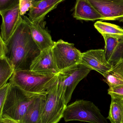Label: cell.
<instances>
[{
  "label": "cell",
  "instance_id": "1",
  "mask_svg": "<svg viewBox=\"0 0 123 123\" xmlns=\"http://www.w3.org/2000/svg\"><path fill=\"white\" fill-rule=\"evenodd\" d=\"M5 43L6 57L15 71L30 70L32 62L41 52L32 37L27 22L22 17L15 31Z\"/></svg>",
  "mask_w": 123,
  "mask_h": 123
},
{
  "label": "cell",
  "instance_id": "2",
  "mask_svg": "<svg viewBox=\"0 0 123 123\" xmlns=\"http://www.w3.org/2000/svg\"><path fill=\"white\" fill-rule=\"evenodd\" d=\"M41 95H43L25 92L11 84L6 101L0 111V118H11L22 123L28 108Z\"/></svg>",
  "mask_w": 123,
  "mask_h": 123
},
{
  "label": "cell",
  "instance_id": "3",
  "mask_svg": "<svg viewBox=\"0 0 123 123\" xmlns=\"http://www.w3.org/2000/svg\"><path fill=\"white\" fill-rule=\"evenodd\" d=\"M59 74H47L30 70H16L14 71L9 82L25 92L45 95L58 79Z\"/></svg>",
  "mask_w": 123,
  "mask_h": 123
},
{
  "label": "cell",
  "instance_id": "4",
  "mask_svg": "<svg viewBox=\"0 0 123 123\" xmlns=\"http://www.w3.org/2000/svg\"><path fill=\"white\" fill-rule=\"evenodd\" d=\"M66 103L60 76L45 94L42 107V123H58L63 117Z\"/></svg>",
  "mask_w": 123,
  "mask_h": 123
},
{
  "label": "cell",
  "instance_id": "5",
  "mask_svg": "<svg viewBox=\"0 0 123 123\" xmlns=\"http://www.w3.org/2000/svg\"><path fill=\"white\" fill-rule=\"evenodd\" d=\"M63 118L66 122L78 121L90 123H108L93 102L83 100H77L67 105Z\"/></svg>",
  "mask_w": 123,
  "mask_h": 123
},
{
  "label": "cell",
  "instance_id": "6",
  "mask_svg": "<svg viewBox=\"0 0 123 123\" xmlns=\"http://www.w3.org/2000/svg\"><path fill=\"white\" fill-rule=\"evenodd\" d=\"M51 49L60 71L81 62L82 53L74 47L73 44L60 39L54 42Z\"/></svg>",
  "mask_w": 123,
  "mask_h": 123
},
{
  "label": "cell",
  "instance_id": "7",
  "mask_svg": "<svg viewBox=\"0 0 123 123\" xmlns=\"http://www.w3.org/2000/svg\"><path fill=\"white\" fill-rule=\"evenodd\" d=\"M92 70L79 63L61 71L59 75L66 105L71 99L74 91L79 82L86 77Z\"/></svg>",
  "mask_w": 123,
  "mask_h": 123
},
{
  "label": "cell",
  "instance_id": "8",
  "mask_svg": "<svg viewBox=\"0 0 123 123\" xmlns=\"http://www.w3.org/2000/svg\"><path fill=\"white\" fill-rule=\"evenodd\" d=\"M104 21L123 22V0H87Z\"/></svg>",
  "mask_w": 123,
  "mask_h": 123
},
{
  "label": "cell",
  "instance_id": "9",
  "mask_svg": "<svg viewBox=\"0 0 123 123\" xmlns=\"http://www.w3.org/2000/svg\"><path fill=\"white\" fill-rule=\"evenodd\" d=\"M80 63L104 76L113 66L106 60L104 50L92 49L82 53Z\"/></svg>",
  "mask_w": 123,
  "mask_h": 123
},
{
  "label": "cell",
  "instance_id": "10",
  "mask_svg": "<svg viewBox=\"0 0 123 123\" xmlns=\"http://www.w3.org/2000/svg\"><path fill=\"white\" fill-rule=\"evenodd\" d=\"M0 13L2 18L0 37L6 42L15 31L21 17L19 5Z\"/></svg>",
  "mask_w": 123,
  "mask_h": 123
},
{
  "label": "cell",
  "instance_id": "11",
  "mask_svg": "<svg viewBox=\"0 0 123 123\" xmlns=\"http://www.w3.org/2000/svg\"><path fill=\"white\" fill-rule=\"evenodd\" d=\"M102 35L105 40V53L107 61L113 66L123 61V36Z\"/></svg>",
  "mask_w": 123,
  "mask_h": 123
},
{
  "label": "cell",
  "instance_id": "12",
  "mask_svg": "<svg viewBox=\"0 0 123 123\" xmlns=\"http://www.w3.org/2000/svg\"><path fill=\"white\" fill-rule=\"evenodd\" d=\"M30 70L47 74H58L60 72L56 63L51 49L41 51L32 63Z\"/></svg>",
  "mask_w": 123,
  "mask_h": 123
},
{
  "label": "cell",
  "instance_id": "13",
  "mask_svg": "<svg viewBox=\"0 0 123 123\" xmlns=\"http://www.w3.org/2000/svg\"><path fill=\"white\" fill-rule=\"evenodd\" d=\"M29 27L32 37L41 51L51 49L54 42L50 34L39 24L32 22L26 16H23Z\"/></svg>",
  "mask_w": 123,
  "mask_h": 123
},
{
  "label": "cell",
  "instance_id": "14",
  "mask_svg": "<svg viewBox=\"0 0 123 123\" xmlns=\"http://www.w3.org/2000/svg\"><path fill=\"white\" fill-rule=\"evenodd\" d=\"M65 0H42L33 3L29 12V19L33 23L40 24L45 16Z\"/></svg>",
  "mask_w": 123,
  "mask_h": 123
},
{
  "label": "cell",
  "instance_id": "15",
  "mask_svg": "<svg viewBox=\"0 0 123 123\" xmlns=\"http://www.w3.org/2000/svg\"><path fill=\"white\" fill-rule=\"evenodd\" d=\"M73 16L78 20L92 21L103 20L102 15L87 0H76Z\"/></svg>",
  "mask_w": 123,
  "mask_h": 123
},
{
  "label": "cell",
  "instance_id": "16",
  "mask_svg": "<svg viewBox=\"0 0 123 123\" xmlns=\"http://www.w3.org/2000/svg\"><path fill=\"white\" fill-rule=\"evenodd\" d=\"M45 97V94L39 96L29 106L22 123H42L41 113Z\"/></svg>",
  "mask_w": 123,
  "mask_h": 123
},
{
  "label": "cell",
  "instance_id": "17",
  "mask_svg": "<svg viewBox=\"0 0 123 123\" xmlns=\"http://www.w3.org/2000/svg\"><path fill=\"white\" fill-rule=\"evenodd\" d=\"M103 76L105 78L104 81L110 88L123 85V61L113 66Z\"/></svg>",
  "mask_w": 123,
  "mask_h": 123
},
{
  "label": "cell",
  "instance_id": "18",
  "mask_svg": "<svg viewBox=\"0 0 123 123\" xmlns=\"http://www.w3.org/2000/svg\"><path fill=\"white\" fill-rule=\"evenodd\" d=\"M111 102L107 117L112 123H122L123 117V99L111 97Z\"/></svg>",
  "mask_w": 123,
  "mask_h": 123
},
{
  "label": "cell",
  "instance_id": "19",
  "mask_svg": "<svg viewBox=\"0 0 123 123\" xmlns=\"http://www.w3.org/2000/svg\"><path fill=\"white\" fill-rule=\"evenodd\" d=\"M14 71L13 66L6 56L0 57V88L7 83Z\"/></svg>",
  "mask_w": 123,
  "mask_h": 123
},
{
  "label": "cell",
  "instance_id": "20",
  "mask_svg": "<svg viewBox=\"0 0 123 123\" xmlns=\"http://www.w3.org/2000/svg\"><path fill=\"white\" fill-rule=\"evenodd\" d=\"M94 26L100 34L111 36H123V29L116 25L97 21Z\"/></svg>",
  "mask_w": 123,
  "mask_h": 123
},
{
  "label": "cell",
  "instance_id": "21",
  "mask_svg": "<svg viewBox=\"0 0 123 123\" xmlns=\"http://www.w3.org/2000/svg\"><path fill=\"white\" fill-rule=\"evenodd\" d=\"M33 5L32 0H19V6L21 16H24L26 12L32 7Z\"/></svg>",
  "mask_w": 123,
  "mask_h": 123
},
{
  "label": "cell",
  "instance_id": "22",
  "mask_svg": "<svg viewBox=\"0 0 123 123\" xmlns=\"http://www.w3.org/2000/svg\"><path fill=\"white\" fill-rule=\"evenodd\" d=\"M19 0H0V12L12 8L19 5Z\"/></svg>",
  "mask_w": 123,
  "mask_h": 123
},
{
  "label": "cell",
  "instance_id": "23",
  "mask_svg": "<svg viewBox=\"0 0 123 123\" xmlns=\"http://www.w3.org/2000/svg\"><path fill=\"white\" fill-rule=\"evenodd\" d=\"M11 84L7 82L4 86L0 88V111H1L6 101Z\"/></svg>",
  "mask_w": 123,
  "mask_h": 123
},
{
  "label": "cell",
  "instance_id": "24",
  "mask_svg": "<svg viewBox=\"0 0 123 123\" xmlns=\"http://www.w3.org/2000/svg\"><path fill=\"white\" fill-rule=\"evenodd\" d=\"M108 94L111 97H117L123 99V85L109 88Z\"/></svg>",
  "mask_w": 123,
  "mask_h": 123
},
{
  "label": "cell",
  "instance_id": "25",
  "mask_svg": "<svg viewBox=\"0 0 123 123\" xmlns=\"http://www.w3.org/2000/svg\"><path fill=\"white\" fill-rule=\"evenodd\" d=\"M0 57L6 56V45L5 42L3 40L2 38L0 37Z\"/></svg>",
  "mask_w": 123,
  "mask_h": 123
},
{
  "label": "cell",
  "instance_id": "26",
  "mask_svg": "<svg viewBox=\"0 0 123 123\" xmlns=\"http://www.w3.org/2000/svg\"><path fill=\"white\" fill-rule=\"evenodd\" d=\"M0 123H22L9 118H0Z\"/></svg>",
  "mask_w": 123,
  "mask_h": 123
},
{
  "label": "cell",
  "instance_id": "27",
  "mask_svg": "<svg viewBox=\"0 0 123 123\" xmlns=\"http://www.w3.org/2000/svg\"><path fill=\"white\" fill-rule=\"evenodd\" d=\"M42 0H32L33 1V3H35V2H38V1H40Z\"/></svg>",
  "mask_w": 123,
  "mask_h": 123
},
{
  "label": "cell",
  "instance_id": "28",
  "mask_svg": "<svg viewBox=\"0 0 123 123\" xmlns=\"http://www.w3.org/2000/svg\"><path fill=\"white\" fill-rule=\"evenodd\" d=\"M122 123H123V122H122Z\"/></svg>",
  "mask_w": 123,
  "mask_h": 123
},
{
  "label": "cell",
  "instance_id": "29",
  "mask_svg": "<svg viewBox=\"0 0 123 123\" xmlns=\"http://www.w3.org/2000/svg\"></svg>",
  "mask_w": 123,
  "mask_h": 123
}]
</instances>
